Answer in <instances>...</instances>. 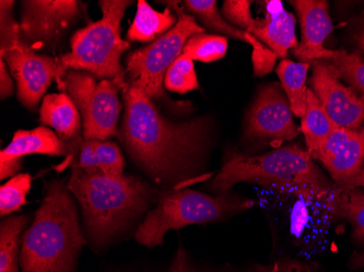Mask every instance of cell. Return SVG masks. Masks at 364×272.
<instances>
[{
  "mask_svg": "<svg viewBox=\"0 0 364 272\" xmlns=\"http://www.w3.org/2000/svg\"><path fill=\"white\" fill-rule=\"evenodd\" d=\"M119 138L129 155L156 183L173 186L201 175L212 145L210 116L169 121L151 98L127 82Z\"/></svg>",
  "mask_w": 364,
  "mask_h": 272,
  "instance_id": "obj_1",
  "label": "cell"
},
{
  "mask_svg": "<svg viewBox=\"0 0 364 272\" xmlns=\"http://www.w3.org/2000/svg\"><path fill=\"white\" fill-rule=\"evenodd\" d=\"M80 204L87 235L96 246L107 244L146 212L156 193L132 175H108L73 168L67 184Z\"/></svg>",
  "mask_w": 364,
  "mask_h": 272,
  "instance_id": "obj_2",
  "label": "cell"
},
{
  "mask_svg": "<svg viewBox=\"0 0 364 272\" xmlns=\"http://www.w3.org/2000/svg\"><path fill=\"white\" fill-rule=\"evenodd\" d=\"M85 244L73 194L63 181L52 182L23 235L22 272H75Z\"/></svg>",
  "mask_w": 364,
  "mask_h": 272,
  "instance_id": "obj_3",
  "label": "cell"
},
{
  "mask_svg": "<svg viewBox=\"0 0 364 272\" xmlns=\"http://www.w3.org/2000/svg\"><path fill=\"white\" fill-rule=\"evenodd\" d=\"M240 182L257 184L262 189L335 185L332 179L318 167L308 149L296 144L253 156L230 153L220 173L213 179L210 189L220 194L227 193Z\"/></svg>",
  "mask_w": 364,
  "mask_h": 272,
  "instance_id": "obj_4",
  "label": "cell"
},
{
  "mask_svg": "<svg viewBox=\"0 0 364 272\" xmlns=\"http://www.w3.org/2000/svg\"><path fill=\"white\" fill-rule=\"evenodd\" d=\"M255 204V200L227 193L210 196L190 189L161 192L156 208L139 227L136 240L150 249L161 246L168 231L223 220L249 210Z\"/></svg>",
  "mask_w": 364,
  "mask_h": 272,
  "instance_id": "obj_5",
  "label": "cell"
},
{
  "mask_svg": "<svg viewBox=\"0 0 364 272\" xmlns=\"http://www.w3.org/2000/svg\"><path fill=\"white\" fill-rule=\"evenodd\" d=\"M131 4L128 0L100 1L102 19L75 31L71 52L59 58L63 75L68 70L85 71L96 79L127 82L120 57L130 43L122 38V21Z\"/></svg>",
  "mask_w": 364,
  "mask_h": 272,
  "instance_id": "obj_6",
  "label": "cell"
},
{
  "mask_svg": "<svg viewBox=\"0 0 364 272\" xmlns=\"http://www.w3.org/2000/svg\"><path fill=\"white\" fill-rule=\"evenodd\" d=\"M269 192V208L277 210V228L308 249H320L326 243L333 224L339 217L343 190L328 187H274Z\"/></svg>",
  "mask_w": 364,
  "mask_h": 272,
  "instance_id": "obj_7",
  "label": "cell"
},
{
  "mask_svg": "<svg viewBox=\"0 0 364 272\" xmlns=\"http://www.w3.org/2000/svg\"><path fill=\"white\" fill-rule=\"evenodd\" d=\"M171 4L177 13L178 22L171 31L159 40L143 48L136 49L127 57L129 83L155 100H166L171 103L164 91V79L171 65L181 56L186 43L205 28L196 22L192 14L186 13L176 3Z\"/></svg>",
  "mask_w": 364,
  "mask_h": 272,
  "instance_id": "obj_8",
  "label": "cell"
},
{
  "mask_svg": "<svg viewBox=\"0 0 364 272\" xmlns=\"http://www.w3.org/2000/svg\"><path fill=\"white\" fill-rule=\"evenodd\" d=\"M128 82V81H127ZM127 82L96 77L85 71L68 70L58 83L75 102L83 119V138L106 141L118 132L122 103L119 91Z\"/></svg>",
  "mask_w": 364,
  "mask_h": 272,
  "instance_id": "obj_9",
  "label": "cell"
},
{
  "mask_svg": "<svg viewBox=\"0 0 364 272\" xmlns=\"http://www.w3.org/2000/svg\"><path fill=\"white\" fill-rule=\"evenodd\" d=\"M298 135L299 129L282 85L272 83L262 87L245 116L243 140L250 144L279 146Z\"/></svg>",
  "mask_w": 364,
  "mask_h": 272,
  "instance_id": "obj_10",
  "label": "cell"
},
{
  "mask_svg": "<svg viewBox=\"0 0 364 272\" xmlns=\"http://www.w3.org/2000/svg\"><path fill=\"white\" fill-rule=\"evenodd\" d=\"M16 82V97L22 105L36 110L41 99H44L53 81L63 77L59 58L36 54L33 49L18 43L6 52H0Z\"/></svg>",
  "mask_w": 364,
  "mask_h": 272,
  "instance_id": "obj_11",
  "label": "cell"
},
{
  "mask_svg": "<svg viewBox=\"0 0 364 272\" xmlns=\"http://www.w3.org/2000/svg\"><path fill=\"white\" fill-rule=\"evenodd\" d=\"M75 0H26L22 3L20 42L41 48L50 46L60 38L81 13Z\"/></svg>",
  "mask_w": 364,
  "mask_h": 272,
  "instance_id": "obj_12",
  "label": "cell"
},
{
  "mask_svg": "<svg viewBox=\"0 0 364 272\" xmlns=\"http://www.w3.org/2000/svg\"><path fill=\"white\" fill-rule=\"evenodd\" d=\"M310 87L337 126L359 130L364 126V96L341 83L321 61H313Z\"/></svg>",
  "mask_w": 364,
  "mask_h": 272,
  "instance_id": "obj_13",
  "label": "cell"
},
{
  "mask_svg": "<svg viewBox=\"0 0 364 272\" xmlns=\"http://www.w3.org/2000/svg\"><path fill=\"white\" fill-rule=\"evenodd\" d=\"M313 159L341 190H350L364 165V126L359 130L337 126Z\"/></svg>",
  "mask_w": 364,
  "mask_h": 272,
  "instance_id": "obj_14",
  "label": "cell"
},
{
  "mask_svg": "<svg viewBox=\"0 0 364 272\" xmlns=\"http://www.w3.org/2000/svg\"><path fill=\"white\" fill-rule=\"evenodd\" d=\"M36 154L68 158L71 146L69 142L61 140L56 132L46 126H38L31 131H16L10 144L0 153V179L16 175L21 169L22 158Z\"/></svg>",
  "mask_w": 364,
  "mask_h": 272,
  "instance_id": "obj_15",
  "label": "cell"
},
{
  "mask_svg": "<svg viewBox=\"0 0 364 272\" xmlns=\"http://www.w3.org/2000/svg\"><path fill=\"white\" fill-rule=\"evenodd\" d=\"M290 4L299 18L302 36L301 43L292 54L300 62L322 60L328 52L324 42L333 32L328 3L325 0H292Z\"/></svg>",
  "mask_w": 364,
  "mask_h": 272,
  "instance_id": "obj_16",
  "label": "cell"
},
{
  "mask_svg": "<svg viewBox=\"0 0 364 272\" xmlns=\"http://www.w3.org/2000/svg\"><path fill=\"white\" fill-rule=\"evenodd\" d=\"M267 4L265 18L257 19L249 33L271 48L278 58L286 59L288 50L299 46L296 36V18L284 9L280 1Z\"/></svg>",
  "mask_w": 364,
  "mask_h": 272,
  "instance_id": "obj_17",
  "label": "cell"
},
{
  "mask_svg": "<svg viewBox=\"0 0 364 272\" xmlns=\"http://www.w3.org/2000/svg\"><path fill=\"white\" fill-rule=\"evenodd\" d=\"M71 155L69 165L87 171H101L108 175H124V159L116 143L87 140L77 135L69 142Z\"/></svg>",
  "mask_w": 364,
  "mask_h": 272,
  "instance_id": "obj_18",
  "label": "cell"
},
{
  "mask_svg": "<svg viewBox=\"0 0 364 272\" xmlns=\"http://www.w3.org/2000/svg\"><path fill=\"white\" fill-rule=\"evenodd\" d=\"M40 122L54 129L59 138L68 143L80 134L81 114L68 94H48L40 108Z\"/></svg>",
  "mask_w": 364,
  "mask_h": 272,
  "instance_id": "obj_19",
  "label": "cell"
},
{
  "mask_svg": "<svg viewBox=\"0 0 364 272\" xmlns=\"http://www.w3.org/2000/svg\"><path fill=\"white\" fill-rule=\"evenodd\" d=\"M171 272H323L320 263L310 259L280 257L267 263H253L243 269L224 267L218 270L198 268L190 259L187 251L179 246L171 263Z\"/></svg>",
  "mask_w": 364,
  "mask_h": 272,
  "instance_id": "obj_20",
  "label": "cell"
},
{
  "mask_svg": "<svg viewBox=\"0 0 364 272\" xmlns=\"http://www.w3.org/2000/svg\"><path fill=\"white\" fill-rule=\"evenodd\" d=\"M177 14L169 8L156 11L145 0H139L136 16L129 28L127 38L143 44L155 42L177 24Z\"/></svg>",
  "mask_w": 364,
  "mask_h": 272,
  "instance_id": "obj_21",
  "label": "cell"
},
{
  "mask_svg": "<svg viewBox=\"0 0 364 272\" xmlns=\"http://www.w3.org/2000/svg\"><path fill=\"white\" fill-rule=\"evenodd\" d=\"M337 128L336 124L329 118L312 89L306 91V114L301 121V131L306 140V146L311 156H316L322 151L329 136Z\"/></svg>",
  "mask_w": 364,
  "mask_h": 272,
  "instance_id": "obj_22",
  "label": "cell"
},
{
  "mask_svg": "<svg viewBox=\"0 0 364 272\" xmlns=\"http://www.w3.org/2000/svg\"><path fill=\"white\" fill-rule=\"evenodd\" d=\"M312 63L294 62L289 59H283L276 69L280 80L282 89L285 92L289 102L292 114L304 118L306 114V87L309 69Z\"/></svg>",
  "mask_w": 364,
  "mask_h": 272,
  "instance_id": "obj_23",
  "label": "cell"
},
{
  "mask_svg": "<svg viewBox=\"0 0 364 272\" xmlns=\"http://www.w3.org/2000/svg\"><path fill=\"white\" fill-rule=\"evenodd\" d=\"M183 6L190 14L198 20V23H201L204 28L214 31L218 36L234 38L249 44V33L239 30L236 26L229 23L222 12L218 10V3L215 0H187L183 3Z\"/></svg>",
  "mask_w": 364,
  "mask_h": 272,
  "instance_id": "obj_24",
  "label": "cell"
},
{
  "mask_svg": "<svg viewBox=\"0 0 364 272\" xmlns=\"http://www.w3.org/2000/svg\"><path fill=\"white\" fill-rule=\"evenodd\" d=\"M318 61L324 63L337 79L343 80L349 87L364 96V57L360 53L328 49L325 58Z\"/></svg>",
  "mask_w": 364,
  "mask_h": 272,
  "instance_id": "obj_25",
  "label": "cell"
},
{
  "mask_svg": "<svg viewBox=\"0 0 364 272\" xmlns=\"http://www.w3.org/2000/svg\"><path fill=\"white\" fill-rule=\"evenodd\" d=\"M28 224L26 216H12L0 224V272H19L20 236Z\"/></svg>",
  "mask_w": 364,
  "mask_h": 272,
  "instance_id": "obj_26",
  "label": "cell"
},
{
  "mask_svg": "<svg viewBox=\"0 0 364 272\" xmlns=\"http://www.w3.org/2000/svg\"><path fill=\"white\" fill-rule=\"evenodd\" d=\"M227 49L228 38L218 34L200 33L188 40L182 54L187 55L193 61L210 63L224 58Z\"/></svg>",
  "mask_w": 364,
  "mask_h": 272,
  "instance_id": "obj_27",
  "label": "cell"
},
{
  "mask_svg": "<svg viewBox=\"0 0 364 272\" xmlns=\"http://www.w3.org/2000/svg\"><path fill=\"white\" fill-rule=\"evenodd\" d=\"M339 217L350 224L353 241L364 245V189L355 187L341 191Z\"/></svg>",
  "mask_w": 364,
  "mask_h": 272,
  "instance_id": "obj_28",
  "label": "cell"
},
{
  "mask_svg": "<svg viewBox=\"0 0 364 272\" xmlns=\"http://www.w3.org/2000/svg\"><path fill=\"white\" fill-rule=\"evenodd\" d=\"M164 87L167 91L186 94L196 91L200 87L194 62L187 55L182 54L171 65L164 79Z\"/></svg>",
  "mask_w": 364,
  "mask_h": 272,
  "instance_id": "obj_29",
  "label": "cell"
},
{
  "mask_svg": "<svg viewBox=\"0 0 364 272\" xmlns=\"http://www.w3.org/2000/svg\"><path fill=\"white\" fill-rule=\"evenodd\" d=\"M33 178L28 173H20L10 178L0 187V214L9 216L26 204V196L32 186Z\"/></svg>",
  "mask_w": 364,
  "mask_h": 272,
  "instance_id": "obj_30",
  "label": "cell"
},
{
  "mask_svg": "<svg viewBox=\"0 0 364 272\" xmlns=\"http://www.w3.org/2000/svg\"><path fill=\"white\" fill-rule=\"evenodd\" d=\"M14 7V1L11 0L0 1V52H6L20 43V26L12 14Z\"/></svg>",
  "mask_w": 364,
  "mask_h": 272,
  "instance_id": "obj_31",
  "label": "cell"
},
{
  "mask_svg": "<svg viewBox=\"0 0 364 272\" xmlns=\"http://www.w3.org/2000/svg\"><path fill=\"white\" fill-rule=\"evenodd\" d=\"M222 13L229 23L247 33L257 22L251 13V1L249 0H226L223 5Z\"/></svg>",
  "mask_w": 364,
  "mask_h": 272,
  "instance_id": "obj_32",
  "label": "cell"
},
{
  "mask_svg": "<svg viewBox=\"0 0 364 272\" xmlns=\"http://www.w3.org/2000/svg\"><path fill=\"white\" fill-rule=\"evenodd\" d=\"M247 40L252 47L251 60H252L253 72H255V77H265L271 73L275 67L278 58L277 55L267 45L259 42L250 33L247 36Z\"/></svg>",
  "mask_w": 364,
  "mask_h": 272,
  "instance_id": "obj_33",
  "label": "cell"
},
{
  "mask_svg": "<svg viewBox=\"0 0 364 272\" xmlns=\"http://www.w3.org/2000/svg\"><path fill=\"white\" fill-rule=\"evenodd\" d=\"M14 93V83L10 77L7 63L3 58H0V96L1 99L10 97Z\"/></svg>",
  "mask_w": 364,
  "mask_h": 272,
  "instance_id": "obj_34",
  "label": "cell"
},
{
  "mask_svg": "<svg viewBox=\"0 0 364 272\" xmlns=\"http://www.w3.org/2000/svg\"><path fill=\"white\" fill-rule=\"evenodd\" d=\"M350 40L360 53H364V11L351 28Z\"/></svg>",
  "mask_w": 364,
  "mask_h": 272,
  "instance_id": "obj_35",
  "label": "cell"
},
{
  "mask_svg": "<svg viewBox=\"0 0 364 272\" xmlns=\"http://www.w3.org/2000/svg\"><path fill=\"white\" fill-rule=\"evenodd\" d=\"M348 267L351 270L363 269L364 268V251H355L351 255L348 261Z\"/></svg>",
  "mask_w": 364,
  "mask_h": 272,
  "instance_id": "obj_36",
  "label": "cell"
},
{
  "mask_svg": "<svg viewBox=\"0 0 364 272\" xmlns=\"http://www.w3.org/2000/svg\"><path fill=\"white\" fill-rule=\"evenodd\" d=\"M355 187H362V189H364V165L362 168L361 173H359L357 179L353 182L351 189H355Z\"/></svg>",
  "mask_w": 364,
  "mask_h": 272,
  "instance_id": "obj_37",
  "label": "cell"
}]
</instances>
